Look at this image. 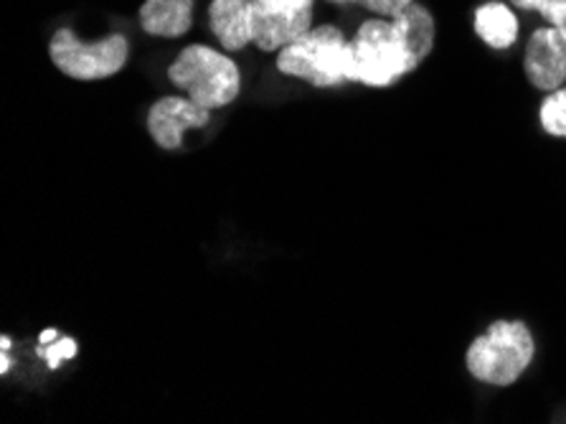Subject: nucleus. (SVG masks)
I'll use <instances>...</instances> for the list:
<instances>
[{
  "label": "nucleus",
  "mask_w": 566,
  "mask_h": 424,
  "mask_svg": "<svg viewBox=\"0 0 566 424\" xmlns=\"http://www.w3.org/2000/svg\"><path fill=\"white\" fill-rule=\"evenodd\" d=\"M536 359V339L518 318H499L475 335L465 351V369L475 382L513 386Z\"/></svg>",
  "instance_id": "1"
},
{
  "label": "nucleus",
  "mask_w": 566,
  "mask_h": 424,
  "mask_svg": "<svg viewBox=\"0 0 566 424\" xmlns=\"http://www.w3.org/2000/svg\"><path fill=\"white\" fill-rule=\"evenodd\" d=\"M168 80L186 92L196 105L206 110H221L231 105L242 92V72L234 59L219 54L217 49L193 43L168 66Z\"/></svg>",
  "instance_id": "2"
},
{
  "label": "nucleus",
  "mask_w": 566,
  "mask_h": 424,
  "mask_svg": "<svg viewBox=\"0 0 566 424\" xmlns=\"http://www.w3.org/2000/svg\"><path fill=\"white\" fill-rule=\"evenodd\" d=\"M277 69L293 80H303L321 90L338 86L348 82L350 41L343 37L338 25H315L277 51Z\"/></svg>",
  "instance_id": "3"
},
{
  "label": "nucleus",
  "mask_w": 566,
  "mask_h": 424,
  "mask_svg": "<svg viewBox=\"0 0 566 424\" xmlns=\"http://www.w3.org/2000/svg\"><path fill=\"white\" fill-rule=\"evenodd\" d=\"M411 72L415 66L409 62L405 43H401L391 19L374 15L358 25L356 37L350 39L348 82L386 90Z\"/></svg>",
  "instance_id": "4"
},
{
  "label": "nucleus",
  "mask_w": 566,
  "mask_h": 424,
  "mask_svg": "<svg viewBox=\"0 0 566 424\" xmlns=\"http://www.w3.org/2000/svg\"><path fill=\"white\" fill-rule=\"evenodd\" d=\"M49 56L59 72L80 82H97L127 64L130 46L123 33H109L97 43H84L72 29H59L49 43Z\"/></svg>",
  "instance_id": "5"
},
{
  "label": "nucleus",
  "mask_w": 566,
  "mask_h": 424,
  "mask_svg": "<svg viewBox=\"0 0 566 424\" xmlns=\"http://www.w3.org/2000/svg\"><path fill=\"white\" fill-rule=\"evenodd\" d=\"M313 29V0H252V43L280 51Z\"/></svg>",
  "instance_id": "6"
},
{
  "label": "nucleus",
  "mask_w": 566,
  "mask_h": 424,
  "mask_svg": "<svg viewBox=\"0 0 566 424\" xmlns=\"http://www.w3.org/2000/svg\"><path fill=\"white\" fill-rule=\"evenodd\" d=\"M523 74L538 92H554L566 84V39L556 25L531 33L523 49Z\"/></svg>",
  "instance_id": "7"
},
{
  "label": "nucleus",
  "mask_w": 566,
  "mask_h": 424,
  "mask_svg": "<svg viewBox=\"0 0 566 424\" xmlns=\"http://www.w3.org/2000/svg\"><path fill=\"white\" fill-rule=\"evenodd\" d=\"M211 110L196 105L191 97H170L158 100L148 112V133L153 143L163 151H178L184 145V135L188 130H201L209 125Z\"/></svg>",
  "instance_id": "8"
},
{
  "label": "nucleus",
  "mask_w": 566,
  "mask_h": 424,
  "mask_svg": "<svg viewBox=\"0 0 566 424\" xmlns=\"http://www.w3.org/2000/svg\"><path fill=\"white\" fill-rule=\"evenodd\" d=\"M211 33L227 51H242L252 43V0H211Z\"/></svg>",
  "instance_id": "9"
},
{
  "label": "nucleus",
  "mask_w": 566,
  "mask_h": 424,
  "mask_svg": "<svg viewBox=\"0 0 566 424\" xmlns=\"http://www.w3.org/2000/svg\"><path fill=\"white\" fill-rule=\"evenodd\" d=\"M475 37L493 51H509L521 39V21L516 8L503 0H488L475 8L473 15Z\"/></svg>",
  "instance_id": "10"
},
{
  "label": "nucleus",
  "mask_w": 566,
  "mask_h": 424,
  "mask_svg": "<svg viewBox=\"0 0 566 424\" xmlns=\"http://www.w3.org/2000/svg\"><path fill=\"white\" fill-rule=\"evenodd\" d=\"M391 23L397 29L401 43H405L411 66L419 69L424 59L432 54L437 41V23L432 11L417 0V3L405 8L397 19H391Z\"/></svg>",
  "instance_id": "11"
},
{
  "label": "nucleus",
  "mask_w": 566,
  "mask_h": 424,
  "mask_svg": "<svg viewBox=\"0 0 566 424\" xmlns=\"http://www.w3.org/2000/svg\"><path fill=\"white\" fill-rule=\"evenodd\" d=\"M140 25L150 37L181 39L193 25V0H145Z\"/></svg>",
  "instance_id": "12"
},
{
  "label": "nucleus",
  "mask_w": 566,
  "mask_h": 424,
  "mask_svg": "<svg viewBox=\"0 0 566 424\" xmlns=\"http://www.w3.org/2000/svg\"><path fill=\"white\" fill-rule=\"evenodd\" d=\"M538 125L546 135L566 141V84L554 92H546L542 105H538Z\"/></svg>",
  "instance_id": "13"
},
{
  "label": "nucleus",
  "mask_w": 566,
  "mask_h": 424,
  "mask_svg": "<svg viewBox=\"0 0 566 424\" xmlns=\"http://www.w3.org/2000/svg\"><path fill=\"white\" fill-rule=\"evenodd\" d=\"M511 6L523 13H536L548 25H559L566 21V0H511Z\"/></svg>",
  "instance_id": "14"
},
{
  "label": "nucleus",
  "mask_w": 566,
  "mask_h": 424,
  "mask_svg": "<svg viewBox=\"0 0 566 424\" xmlns=\"http://www.w3.org/2000/svg\"><path fill=\"white\" fill-rule=\"evenodd\" d=\"M76 343L72 341V339H56L54 343H49V345H41L39 349V356L41 359H46V363H49V369H59L62 366L64 361H69V359H74L76 356Z\"/></svg>",
  "instance_id": "15"
},
{
  "label": "nucleus",
  "mask_w": 566,
  "mask_h": 424,
  "mask_svg": "<svg viewBox=\"0 0 566 424\" xmlns=\"http://www.w3.org/2000/svg\"><path fill=\"white\" fill-rule=\"evenodd\" d=\"M411 3H417V0H364L361 6L374 15H381V19H397Z\"/></svg>",
  "instance_id": "16"
},
{
  "label": "nucleus",
  "mask_w": 566,
  "mask_h": 424,
  "mask_svg": "<svg viewBox=\"0 0 566 424\" xmlns=\"http://www.w3.org/2000/svg\"><path fill=\"white\" fill-rule=\"evenodd\" d=\"M0 345H3V353H0V374H8V371H11V335H3V339H0Z\"/></svg>",
  "instance_id": "17"
},
{
  "label": "nucleus",
  "mask_w": 566,
  "mask_h": 424,
  "mask_svg": "<svg viewBox=\"0 0 566 424\" xmlns=\"http://www.w3.org/2000/svg\"><path fill=\"white\" fill-rule=\"evenodd\" d=\"M59 339V333L56 331H44V333H41V345H49V343H54Z\"/></svg>",
  "instance_id": "18"
},
{
  "label": "nucleus",
  "mask_w": 566,
  "mask_h": 424,
  "mask_svg": "<svg viewBox=\"0 0 566 424\" xmlns=\"http://www.w3.org/2000/svg\"><path fill=\"white\" fill-rule=\"evenodd\" d=\"M331 3H364V0H331Z\"/></svg>",
  "instance_id": "19"
},
{
  "label": "nucleus",
  "mask_w": 566,
  "mask_h": 424,
  "mask_svg": "<svg viewBox=\"0 0 566 424\" xmlns=\"http://www.w3.org/2000/svg\"><path fill=\"white\" fill-rule=\"evenodd\" d=\"M559 31H562V33H564V39H566V21H564V23H562V25H559Z\"/></svg>",
  "instance_id": "20"
}]
</instances>
